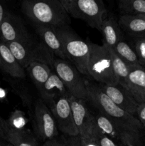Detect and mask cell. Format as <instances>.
Here are the masks:
<instances>
[{
    "label": "cell",
    "mask_w": 145,
    "mask_h": 146,
    "mask_svg": "<svg viewBox=\"0 0 145 146\" xmlns=\"http://www.w3.org/2000/svg\"><path fill=\"white\" fill-rule=\"evenodd\" d=\"M26 70L35 85L38 92L46 82L52 71V68L49 65L40 62L32 63Z\"/></svg>",
    "instance_id": "obj_21"
},
{
    "label": "cell",
    "mask_w": 145,
    "mask_h": 146,
    "mask_svg": "<svg viewBox=\"0 0 145 146\" xmlns=\"http://www.w3.org/2000/svg\"><path fill=\"white\" fill-rule=\"evenodd\" d=\"M98 84L102 91L114 104L127 113L132 115H136L139 104L127 88L119 84L115 85Z\"/></svg>",
    "instance_id": "obj_12"
},
{
    "label": "cell",
    "mask_w": 145,
    "mask_h": 146,
    "mask_svg": "<svg viewBox=\"0 0 145 146\" xmlns=\"http://www.w3.org/2000/svg\"><path fill=\"white\" fill-rule=\"evenodd\" d=\"M137 16H139V17H141V18L144 19L145 20V14H139V15H137Z\"/></svg>",
    "instance_id": "obj_35"
},
{
    "label": "cell",
    "mask_w": 145,
    "mask_h": 146,
    "mask_svg": "<svg viewBox=\"0 0 145 146\" xmlns=\"http://www.w3.org/2000/svg\"><path fill=\"white\" fill-rule=\"evenodd\" d=\"M7 11L5 10L4 6H3L1 4H0V27H1V24H2L4 18H5V16H6V14H7Z\"/></svg>",
    "instance_id": "obj_34"
},
{
    "label": "cell",
    "mask_w": 145,
    "mask_h": 146,
    "mask_svg": "<svg viewBox=\"0 0 145 146\" xmlns=\"http://www.w3.org/2000/svg\"><path fill=\"white\" fill-rule=\"evenodd\" d=\"M112 50L129 66L140 65L134 48L124 39L118 42Z\"/></svg>",
    "instance_id": "obj_22"
},
{
    "label": "cell",
    "mask_w": 145,
    "mask_h": 146,
    "mask_svg": "<svg viewBox=\"0 0 145 146\" xmlns=\"http://www.w3.org/2000/svg\"><path fill=\"white\" fill-rule=\"evenodd\" d=\"M56 122L58 131L65 137H75L79 132L75 125L68 97H61L49 107Z\"/></svg>",
    "instance_id": "obj_9"
},
{
    "label": "cell",
    "mask_w": 145,
    "mask_h": 146,
    "mask_svg": "<svg viewBox=\"0 0 145 146\" xmlns=\"http://www.w3.org/2000/svg\"><path fill=\"white\" fill-rule=\"evenodd\" d=\"M52 69L62 81L71 95L88 101V93L85 79L68 60L55 58L52 63Z\"/></svg>",
    "instance_id": "obj_7"
},
{
    "label": "cell",
    "mask_w": 145,
    "mask_h": 146,
    "mask_svg": "<svg viewBox=\"0 0 145 146\" xmlns=\"http://www.w3.org/2000/svg\"><path fill=\"white\" fill-rule=\"evenodd\" d=\"M92 115L93 125L100 131L112 138L117 144L119 145L120 130L115 122L107 115L98 111H91Z\"/></svg>",
    "instance_id": "obj_19"
},
{
    "label": "cell",
    "mask_w": 145,
    "mask_h": 146,
    "mask_svg": "<svg viewBox=\"0 0 145 146\" xmlns=\"http://www.w3.org/2000/svg\"><path fill=\"white\" fill-rule=\"evenodd\" d=\"M119 146H144L140 135L127 131H120Z\"/></svg>",
    "instance_id": "obj_26"
},
{
    "label": "cell",
    "mask_w": 145,
    "mask_h": 146,
    "mask_svg": "<svg viewBox=\"0 0 145 146\" xmlns=\"http://www.w3.org/2000/svg\"><path fill=\"white\" fill-rule=\"evenodd\" d=\"M92 135L99 146H119L112 138L100 131L94 125L92 130Z\"/></svg>",
    "instance_id": "obj_27"
},
{
    "label": "cell",
    "mask_w": 145,
    "mask_h": 146,
    "mask_svg": "<svg viewBox=\"0 0 145 146\" xmlns=\"http://www.w3.org/2000/svg\"><path fill=\"white\" fill-rule=\"evenodd\" d=\"M6 121L0 117V139L4 140V125H5Z\"/></svg>",
    "instance_id": "obj_33"
},
{
    "label": "cell",
    "mask_w": 145,
    "mask_h": 146,
    "mask_svg": "<svg viewBox=\"0 0 145 146\" xmlns=\"http://www.w3.org/2000/svg\"><path fill=\"white\" fill-rule=\"evenodd\" d=\"M0 69L14 78H24L26 71L16 61L7 44L0 40Z\"/></svg>",
    "instance_id": "obj_17"
},
{
    "label": "cell",
    "mask_w": 145,
    "mask_h": 146,
    "mask_svg": "<svg viewBox=\"0 0 145 146\" xmlns=\"http://www.w3.org/2000/svg\"><path fill=\"white\" fill-rule=\"evenodd\" d=\"M136 115H137V119L145 130V103L139 104L136 109Z\"/></svg>",
    "instance_id": "obj_30"
},
{
    "label": "cell",
    "mask_w": 145,
    "mask_h": 146,
    "mask_svg": "<svg viewBox=\"0 0 145 146\" xmlns=\"http://www.w3.org/2000/svg\"><path fill=\"white\" fill-rule=\"evenodd\" d=\"M68 98L80 136L92 134L93 121L91 110L87 105L88 101L72 96L71 94Z\"/></svg>",
    "instance_id": "obj_11"
},
{
    "label": "cell",
    "mask_w": 145,
    "mask_h": 146,
    "mask_svg": "<svg viewBox=\"0 0 145 146\" xmlns=\"http://www.w3.org/2000/svg\"><path fill=\"white\" fill-rule=\"evenodd\" d=\"M4 141L13 146H41L29 130H13L8 127L7 121L4 125Z\"/></svg>",
    "instance_id": "obj_18"
},
{
    "label": "cell",
    "mask_w": 145,
    "mask_h": 146,
    "mask_svg": "<svg viewBox=\"0 0 145 146\" xmlns=\"http://www.w3.org/2000/svg\"><path fill=\"white\" fill-rule=\"evenodd\" d=\"M6 44L24 70L34 62L48 64L52 68L55 57L41 41L37 42L33 39L27 42L13 41Z\"/></svg>",
    "instance_id": "obj_6"
},
{
    "label": "cell",
    "mask_w": 145,
    "mask_h": 146,
    "mask_svg": "<svg viewBox=\"0 0 145 146\" xmlns=\"http://www.w3.org/2000/svg\"><path fill=\"white\" fill-rule=\"evenodd\" d=\"M41 146H69L68 140L63 135H58L56 138L44 142Z\"/></svg>",
    "instance_id": "obj_29"
},
{
    "label": "cell",
    "mask_w": 145,
    "mask_h": 146,
    "mask_svg": "<svg viewBox=\"0 0 145 146\" xmlns=\"http://www.w3.org/2000/svg\"><path fill=\"white\" fill-rule=\"evenodd\" d=\"M80 138L82 146H99L92 134H89L85 136H80Z\"/></svg>",
    "instance_id": "obj_31"
},
{
    "label": "cell",
    "mask_w": 145,
    "mask_h": 146,
    "mask_svg": "<svg viewBox=\"0 0 145 146\" xmlns=\"http://www.w3.org/2000/svg\"><path fill=\"white\" fill-rule=\"evenodd\" d=\"M126 88L138 104L145 103V69L141 65L129 66Z\"/></svg>",
    "instance_id": "obj_14"
},
{
    "label": "cell",
    "mask_w": 145,
    "mask_h": 146,
    "mask_svg": "<svg viewBox=\"0 0 145 146\" xmlns=\"http://www.w3.org/2000/svg\"><path fill=\"white\" fill-rule=\"evenodd\" d=\"M21 11L34 25L54 28L69 25V15L60 0H25L21 3Z\"/></svg>",
    "instance_id": "obj_2"
},
{
    "label": "cell",
    "mask_w": 145,
    "mask_h": 146,
    "mask_svg": "<svg viewBox=\"0 0 145 146\" xmlns=\"http://www.w3.org/2000/svg\"><path fill=\"white\" fill-rule=\"evenodd\" d=\"M69 146H82L80 136L66 137Z\"/></svg>",
    "instance_id": "obj_32"
},
{
    "label": "cell",
    "mask_w": 145,
    "mask_h": 146,
    "mask_svg": "<svg viewBox=\"0 0 145 146\" xmlns=\"http://www.w3.org/2000/svg\"><path fill=\"white\" fill-rule=\"evenodd\" d=\"M118 8L122 14H145V0H119Z\"/></svg>",
    "instance_id": "obj_24"
},
{
    "label": "cell",
    "mask_w": 145,
    "mask_h": 146,
    "mask_svg": "<svg viewBox=\"0 0 145 146\" xmlns=\"http://www.w3.org/2000/svg\"><path fill=\"white\" fill-rule=\"evenodd\" d=\"M34 122L37 136L44 143L59 135L58 126L51 110L40 98L34 106Z\"/></svg>",
    "instance_id": "obj_8"
},
{
    "label": "cell",
    "mask_w": 145,
    "mask_h": 146,
    "mask_svg": "<svg viewBox=\"0 0 145 146\" xmlns=\"http://www.w3.org/2000/svg\"><path fill=\"white\" fill-rule=\"evenodd\" d=\"M111 56L112 58V65H113V71L115 77L117 78L118 84H120L126 88L127 81L128 75H129V66L127 65L117 55L115 51L109 48Z\"/></svg>",
    "instance_id": "obj_23"
},
{
    "label": "cell",
    "mask_w": 145,
    "mask_h": 146,
    "mask_svg": "<svg viewBox=\"0 0 145 146\" xmlns=\"http://www.w3.org/2000/svg\"><path fill=\"white\" fill-rule=\"evenodd\" d=\"M33 39L22 19L7 11L0 27V40L7 44L13 41L27 42Z\"/></svg>",
    "instance_id": "obj_10"
},
{
    "label": "cell",
    "mask_w": 145,
    "mask_h": 146,
    "mask_svg": "<svg viewBox=\"0 0 145 146\" xmlns=\"http://www.w3.org/2000/svg\"><path fill=\"white\" fill-rule=\"evenodd\" d=\"M63 48L66 59L72 64L82 76L88 77L87 65L90 54L88 41L80 38L69 25L54 28Z\"/></svg>",
    "instance_id": "obj_3"
},
{
    "label": "cell",
    "mask_w": 145,
    "mask_h": 146,
    "mask_svg": "<svg viewBox=\"0 0 145 146\" xmlns=\"http://www.w3.org/2000/svg\"><path fill=\"white\" fill-rule=\"evenodd\" d=\"M35 30L41 42L53 54L55 58L67 60L63 48L59 38L55 33L54 27L44 25H34Z\"/></svg>",
    "instance_id": "obj_15"
},
{
    "label": "cell",
    "mask_w": 145,
    "mask_h": 146,
    "mask_svg": "<svg viewBox=\"0 0 145 146\" xmlns=\"http://www.w3.org/2000/svg\"><path fill=\"white\" fill-rule=\"evenodd\" d=\"M88 43L90 45L89 58L87 65L88 77L98 84H117L109 48L105 44L99 45L90 41Z\"/></svg>",
    "instance_id": "obj_4"
},
{
    "label": "cell",
    "mask_w": 145,
    "mask_h": 146,
    "mask_svg": "<svg viewBox=\"0 0 145 146\" xmlns=\"http://www.w3.org/2000/svg\"><path fill=\"white\" fill-rule=\"evenodd\" d=\"M103 36V44L113 49L121 40L124 39L123 31L118 19L113 14H107L104 19L100 30Z\"/></svg>",
    "instance_id": "obj_16"
},
{
    "label": "cell",
    "mask_w": 145,
    "mask_h": 146,
    "mask_svg": "<svg viewBox=\"0 0 145 146\" xmlns=\"http://www.w3.org/2000/svg\"><path fill=\"white\" fill-rule=\"evenodd\" d=\"M69 17L81 19L100 31L107 11L101 0H60Z\"/></svg>",
    "instance_id": "obj_5"
},
{
    "label": "cell",
    "mask_w": 145,
    "mask_h": 146,
    "mask_svg": "<svg viewBox=\"0 0 145 146\" xmlns=\"http://www.w3.org/2000/svg\"><path fill=\"white\" fill-rule=\"evenodd\" d=\"M134 50L137 56L139 64L144 66L145 65V36L134 38Z\"/></svg>",
    "instance_id": "obj_28"
},
{
    "label": "cell",
    "mask_w": 145,
    "mask_h": 146,
    "mask_svg": "<svg viewBox=\"0 0 145 146\" xmlns=\"http://www.w3.org/2000/svg\"><path fill=\"white\" fill-rule=\"evenodd\" d=\"M5 146H13V145H11V144H9V143H7V145H5Z\"/></svg>",
    "instance_id": "obj_37"
},
{
    "label": "cell",
    "mask_w": 145,
    "mask_h": 146,
    "mask_svg": "<svg viewBox=\"0 0 145 146\" xmlns=\"http://www.w3.org/2000/svg\"><path fill=\"white\" fill-rule=\"evenodd\" d=\"M85 86L88 93V101L95 110L112 120L120 131L140 135L144 128L137 118L126 113L114 104L102 91L98 83L85 79Z\"/></svg>",
    "instance_id": "obj_1"
},
{
    "label": "cell",
    "mask_w": 145,
    "mask_h": 146,
    "mask_svg": "<svg viewBox=\"0 0 145 146\" xmlns=\"http://www.w3.org/2000/svg\"><path fill=\"white\" fill-rule=\"evenodd\" d=\"M118 22L122 31L133 38L145 36V20L139 16L122 14Z\"/></svg>",
    "instance_id": "obj_20"
},
{
    "label": "cell",
    "mask_w": 145,
    "mask_h": 146,
    "mask_svg": "<svg viewBox=\"0 0 145 146\" xmlns=\"http://www.w3.org/2000/svg\"><path fill=\"white\" fill-rule=\"evenodd\" d=\"M2 140H1L0 139V146H5V145H4V144H3V143H2Z\"/></svg>",
    "instance_id": "obj_36"
},
{
    "label": "cell",
    "mask_w": 145,
    "mask_h": 146,
    "mask_svg": "<svg viewBox=\"0 0 145 146\" xmlns=\"http://www.w3.org/2000/svg\"><path fill=\"white\" fill-rule=\"evenodd\" d=\"M38 94L48 108L57 99L61 97H68L70 95L63 83L53 69L49 78L38 91Z\"/></svg>",
    "instance_id": "obj_13"
},
{
    "label": "cell",
    "mask_w": 145,
    "mask_h": 146,
    "mask_svg": "<svg viewBox=\"0 0 145 146\" xmlns=\"http://www.w3.org/2000/svg\"><path fill=\"white\" fill-rule=\"evenodd\" d=\"M6 121L9 128L13 130L24 129V126L26 124V119L24 116V113L18 110L14 111L8 121Z\"/></svg>",
    "instance_id": "obj_25"
},
{
    "label": "cell",
    "mask_w": 145,
    "mask_h": 146,
    "mask_svg": "<svg viewBox=\"0 0 145 146\" xmlns=\"http://www.w3.org/2000/svg\"><path fill=\"white\" fill-rule=\"evenodd\" d=\"M143 67H144V69H145V65H144V66H143Z\"/></svg>",
    "instance_id": "obj_38"
}]
</instances>
